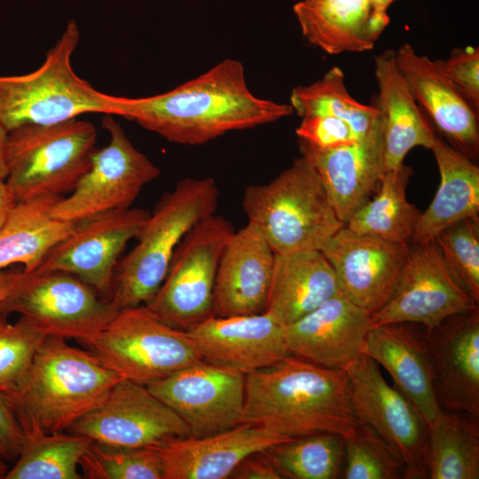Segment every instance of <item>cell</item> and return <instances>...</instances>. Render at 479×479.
Segmentation results:
<instances>
[{"mask_svg":"<svg viewBox=\"0 0 479 479\" xmlns=\"http://www.w3.org/2000/svg\"><path fill=\"white\" fill-rule=\"evenodd\" d=\"M67 431L123 448H160L191 436L182 419L145 385L119 381L105 400Z\"/></svg>","mask_w":479,"mask_h":479,"instance_id":"obj_14","label":"cell"},{"mask_svg":"<svg viewBox=\"0 0 479 479\" xmlns=\"http://www.w3.org/2000/svg\"><path fill=\"white\" fill-rule=\"evenodd\" d=\"M478 418L441 410L428 427V478H479Z\"/></svg>","mask_w":479,"mask_h":479,"instance_id":"obj_32","label":"cell"},{"mask_svg":"<svg viewBox=\"0 0 479 479\" xmlns=\"http://www.w3.org/2000/svg\"><path fill=\"white\" fill-rule=\"evenodd\" d=\"M102 126L109 142L93 152L90 166L67 197H60L51 215L79 223L90 217L130 208L143 188L161 175V169L130 142L112 114Z\"/></svg>","mask_w":479,"mask_h":479,"instance_id":"obj_12","label":"cell"},{"mask_svg":"<svg viewBox=\"0 0 479 479\" xmlns=\"http://www.w3.org/2000/svg\"><path fill=\"white\" fill-rule=\"evenodd\" d=\"M300 117L331 116L347 122L363 137L379 114L378 108L357 101L344 82V73L331 67L318 81L293 88L290 104Z\"/></svg>","mask_w":479,"mask_h":479,"instance_id":"obj_34","label":"cell"},{"mask_svg":"<svg viewBox=\"0 0 479 479\" xmlns=\"http://www.w3.org/2000/svg\"><path fill=\"white\" fill-rule=\"evenodd\" d=\"M341 478H404V467L387 445L365 425L344 442Z\"/></svg>","mask_w":479,"mask_h":479,"instance_id":"obj_38","label":"cell"},{"mask_svg":"<svg viewBox=\"0 0 479 479\" xmlns=\"http://www.w3.org/2000/svg\"><path fill=\"white\" fill-rule=\"evenodd\" d=\"M96 142L95 126L78 118L9 131L4 182L15 201L71 192L90 166Z\"/></svg>","mask_w":479,"mask_h":479,"instance_id":"obj_7","label":"cell"},{"mask_svg":"<svg viewBox=\"0 0 479 479\" xmlns=\"http://www.w3.org/2000/svg\"><path fill=\"white\" fill-rule=\"evenodd\" d=\"M149 214L130 207L76 223L34 271L71 274L110 300L119 258L127 244L138 236Z\"/></svg>","mask_w":479,"mask_h":479,"instance_id":"obj_16","label":"cell"},{"mask_svg":"<svg viewBox=\"0 0 479 479\" xmlns=\"http://www.w3.org/2000/svg\"><path fill=\"white\" fill-rule=\"evenodd\" d=\"M0 314V390L17 385L29 367L35 354L49 337L24 317L9 322Z\"/></svg>","mask_w":479,"mask_h":479,"instance_id":"obj_39","label":"cell"},{"mask_svg":"<svg viewBox=\"0 0 479 479\" xmlns=\"http://www.w3.org/2000/svg\"><path fill=\"white\" fill-rule=\"evenodd\" d=\"M26 439L10 403L0 390V457L7 463H13Z\"/></svg>","mask_w":479,"mask_h":479,"instance_id":"obj_42","label":"cell"},{"mask_svg":"<svg viewBox=\"0 0 479 479\" xmlns=\"http://www.w3.org/2000/svg\"><path fill=\"white\" fill-rule=\"evenodd\" d=\"M362 353L381 365L429 427L442 408L433 386V370L426 330L412 323L372 326Z\"/></svg>","mask_w":479,"mask_h":479,"instance_id":"obj_24","label":"cell"},{"mask_svg":"<svg viewBox=\"0 0 479 479\" xmlns=\"http://www.w3.org/2000/svg\"><path fill=\"white\" fill-rule=\"evenodd\" d=\"M111 300L63 271L25 272L0 304V314H18L47 336L89 337L118 312Z\"/></svg>","mask_w":479,"mask_h":479,"instance_id":"obj_10","label":"cell"},{"mask_svg":"<svg viewBox=\"0 0 479 479\" xmlns=\"http://www.w3.org/2000/svg\"><path fill=\"white\" fill-rule=\"evenodd\" d=\"M412 167L403 163L386 171L377 194L349 219L350 231L386 241L410 245L420 211L406 198Z\"/></svg>","mask_w":479,"mask_h":479,"instance_id":"obj_31","label":"cell"},{"mask_svg":"<svg viewBox=\"0 0 479 479\" xmlns=\"http://www.w3.org/2000/svg\"><path fill=\"white\" fill-rule=\"evenodd\" d=\"M275 252L255 224L247 222L230 236L217 268L214 315L229 317L264 312Z\"/></svg>","mask_w":479,"mask_h":479,"instance_id":"obj_23","label":"cell"},{"mask_svg":"<svg viewBox=\"0 0 479 479\" xmlns=\"http://www.w3.org/2000/svg\"><path fill=\"white\" fill-rule=\"evenodd\" d=\"M430 150L440 184L429 206L420 213L411 243L434 240L444 229L479 213L477 164L437 136Z\"/></svg>","mask_w":479,"mask_h":479,"instance_id":"obj_29","label":"cell"},{"mask_svg":"<svg viewBox=\"0 0 479 479\" xmlns=\"http://www.w3.org/2000/svg\"><path fill=\"white\" fill-rule=\"evenodd\" d=\"M435 241L452 275L479 302V218H466L441 231Z\"/></svg>","mask_w":479,"mask_h":479,"instance_id":"obj_37","label":"cell"},{"mask_svg":"<svg viewBox=\"0 0 479 479\" xmlns=\"http://www.w3.org/2000/svg\"><path fill=\"white\" fill-rule=\"evenodd\" d=\"M8 468V463L0 457V479H4Z\"/></svg>","mask_w":479,"mask_h":479,"instance_id":"obj_48","label":"cell"},{"mask_svg":"<svg viewBox=\"0 0 479 479\" xmlns=\"http://www.w3.org/2000/svg\"><path fill=\"white\" fill-rule=\"evenodd\" d=\"M93 441L64 431L27 437L4 479H81V459Z\"/></svg>","mask_w":479,"mask_h":479,"instance_id":"obj_33","label":"cell"},{"mask_svg":"<svg viewBox=\"0 0 479 479\" xmlns=\"http://www.w3.org/2000/svg\"><path fill=\"white\" fill-rule=\"evenodd\" d=\"M201 359L247 375L289 355L285 326L265 312L212 315L185 331Z\"/></svg>","mask_w":479,"mask_h":479,"instance_id":"obj_18","label":"cell"},{"mask_svg":"<svg viewBox=\"0 0 479 479\" xmlns=\"http://www.w3.org/2000/svg\"><path fill=\"white\" fill-rule=\"evenodd\" d=\"M8 131L0 124V182L5 181L8 176L6 144Z\"/></svg>","mask_w":479,"mask_h":479,"instance_id":"obj_47","label":"cell"},{"mask_svg":"<svg viewBox=\"0 0 479 479\" xmlns=\"http://www.w3.org/2000/svg\"><path fill=\"white\" fill-rule=\"evenodd\" d=\"M439 60L445 75L479 114V48L456 47L446 59Z\"/></svg>","mask_w":479,"mask_h":479,"instance_id":"obj_40","label":"cell"},{"mask_svg":"<svg viewBox=\"0 0 479 479\" xmlns=\"http://www.w3.org/2000/svg\"><path fill=\"white\" fill-rule=\"evenodd\" d=\"M298 145L315 167L338 217L346 224L370 199L385 173L380 112L365 136L351 145L320 148L298 138Z\"/></svg>","mask_w":479,"mask_h":479,"instance_id":"obj_19","label":"cell"},{"mask_svg":"<svg viewBox=\"0 0 479 479\" xmlns=\"http://www.w3.org/2000/svg\"><path fill=\"white\" fill-rule=\"evenodd\" d=\"M242 208L275 254L322 250L345 225L312 162L302 154L269 183L247 186Z\"/></svg>","mask_w":479,"mask_h":479,"instance_id":"obj_6","label":"cell"},{"mask_svg":"<svg viewBox=\"0 0 479 479\" xmlns=\"http://www.w3.org/2000/svg\"><path fill=\"white\" fill-rule=\"evenodd\" d=\"M15 200L4 181L0 182V228L4 223L9 211L15 204Z\"/></svg>","mask_w":479,"mask_h":479,"instance_id":"obj_46","label":"cell"},{"mask_svg":"<svg viewBox=\"0 0 479 479\" xmlns=\"http://www.w3.org/2000/svg\"><path fill=\"white\" fill-rule=\"evenodd\" d=\"M478 308L447 268L435 240L411 243L406 262L372 326L412 323L429 331L446 318Z\"/></svg>","mask_w":479,"mask_h":479,"instance_id":"obj_13","label":"cell"},{"mask_svg":"<svg viewBox=\"0 0 479 479\" xmlns=\"http://www.w3.org/2000/svg\"><path fill=\"white\" fill-rule=\"evenodd\" d=\"M339 293L334 271L321 250L275 254L264 312L287 326Z\"/></svg>","mask_w":479,"mask_h":479,"instance_id":"obj_27","label":"cell"},{"mask_svg":"<svg viewBox=\"0 0 479 479\" xmlns=\"http://www.w3.org/2000/svg\"><path fill=\"white\" fill-rule=\"evenodd\" d=\"M23 270L6 268L0 270V304L21 278Z\"/></svg>","mask_w":479,"mask_h":479,"instance_id":"obj_44","label":"cell"},{"mask_svg":"<svg viewBox=\"0 0 479 479\" xmlns=\"http://www.w3.org/2000/svg\"><path fill=\"white\" fill-rule=\"evenodd\" d=\"M80 469L89 479H163L164 467L158 448H123L92 442Z\"/></svg>","mask_w":479,"mask_h":479,"instance_id":"obj_36","label":"cell"},{"mask_svg":"<svg viewBox=\"0 0 479 479\" xmlns=\"http://www.w3.org/2000/svg\"><path fill=\"white\" fill-rule=\"evenodd\" d=\"M62 196L47 195L15 202L0 228V270L21 264L34 271L48 252L76 223L54 217L51 209Z\"/></svg>","mask_w":479,"mask_h":479,"instance_id":"obj_30","label":"cell"},{"mask_svg":"<svg viewBox=\"0 0 479 479\" xmlns=\"http://www.w3.org/2000/svg\"><path fill=\"white\" fill-rule=\"evenodd\" d=\"M77 342L122 378L144 385L201 360L185 331L167 325L145 305L119 310L102 329Z\"/></svg>","mask_w":479,"mask_h":479,"instance_id":"obj_8","label":"cell"},{"mask_svg":"<svg viewBox=\"0 0 479 479\" xmlns=\"http://www.w3.org/2000/svg\"><path fill=\"white\" fill-rule=\"evenodd\" d=\"M233 232L232 224L215 213L194 225L177 246L162 284L145 306L183 331L214 315L217 268Z\"/></svg>","mask_w":479,"mask_h":479,"instance_id":"obj_9","label":"cell"},{"mask_svg":"<svg viewBox=\"0 0 479 479\" xmlns=\"http://www.w3.org/2000/svg\"><path fill=\"white\" fill-rule=\"evenodd\" d=\"M395 55L419 106L451 146L475 162L479 155L478 114L445 75L440 60L417 53L407 43Z\"/></svg>","mask_w":479,"mask_h":479,"instance_id":"obj_21","label":"cell"},{"mask_svg":"<svg viewBox=\"0 0 479 479\" xmlns=\"http://www.w3.org/2000/svg\"><path fill=\"white\" fill-rule=\"evenodd\" d=\"M293 11L303 36L329 55L370 51L383 32L369 0H301Z\"/></svg>","mask_w":479,"mask_h":479,"instance_id":"obj_28","label":"cell"},{"mask_svg":"<svg viewBox=\"0 0 479 479\" xmlns=\"http://www.w3.org/2000/svg\"><path fill=\"white\" fill-rule=\"evenodd\" d=\"M345 438L334 433H315L287 439L264 450L283 478L340 477Z\"/></svg>","mask_w":479,"mask_h":479,"instance_id":"obj_35","label":"cell"},{"mask_svg":"<svg viewBox=\"0 0 479 479\" xmlns=\"http://www.w3.org/2000/svg\"><path fill=\"white\" fill-rule=\"evenodd\" d=\"M426 335L439 405L479 417V308L446 318Z\"/></svg>","mask_w":479,"mask_h":479,"instance_id":"obj_20","label":"cell"},{"mask_svg":"<svg viewBox=\"0 0 479 479\" xmlns=\"http://www.w3.org/2000/svg\"><path fill=\"white\" fill-rule=\"evenodd\" d=\"M246 375L199 360L145 385L187 426L204 437L243 423Z\"/></svg>","mask_w":479,"mask_h":479,"instance_id":"obj_15","label":"cell"},{"mask_svg":"<svg viewBox=\"0 0 479 479\" xmlns=\"http://www.w3.org/2000/svg\"><path fill=\"white\" fill-rule=\"evenodd\" d=\"M293 112L288 104L254 95L242 63L225 59L169 91L129 98L124 118L169 142L195 145L230 131L274 122Z\"/></svg>","mask_w":479,"mask_h":479,"instance_id":"obj_1","label":"cell"},{"mask_svg":"<svg viewBox=\"0 0 479 479\" xmlns=\"http://www.w3.org/2000/svg\"><path fill=\"white\" fill-rule=\"evenodd\" d=\"M243 423L286 439L322 432L351 437L358 421L346 371L289 354L246 375Z\"/></svg>","mask_w":479,"mask_h":479,"instance_id":"obj_2","label":"cell"},{"mask_svg":"<svg viewBox=\"0 0 479 479\" xmlns=\"http://www.w3.org/2000/svg\"><path fill=\"white\" fill-rule=\"evenodd\" d=\"M377 25L384 31L389 23V17L387 13L389 7L396 0H369Z\"/></svg>","mask_w":479,"mask_h":479,"instance_id":"obj_45","label":"cell"},{"mask_svg":"<svg viewBox=\"0 0 479 479\" xmlns=\"http://www.w3.org/2000/svg\"><path fill=\"white\" fill-rule=\"evenodd\" d=\"M374 76L379 89L374 106L381 120L386 172L403 164L412 149L430 150L436 135L397 67L395 51L375 57Z\"/></svg>","mask_w":479,"mask_h":479,"instance_id":"obj_26","label":"cell"},{"mask_svg":"<svg viewBox=\"0 0 479 479\" xmlns=\"http://www.w3.org/2000/svg\"><path fill=\"white\" fill-rule=\"evenodd\" d=\"M371 327V313L339 293L285 326V339L290 354L321 366L345 370L362 354Z\"/></svg>","mask_w":479,"mask_h":479,"instance_id":"obj_22","label":"cell"},{"mask_svg":"<svg viewBox=\"0 0 479 479\" xmlns=\"http://www.w3.org/2000/svg\"><path fill=\"white\" fill-rule=\"evenodd\" d=\"M218 200L212 177L182 179L162 196L145 219L137 244L117 264L110 300L118 310L152 300L177 246L194 225L216 212Z\"/></svg>","mask_w":479,"mask_h":479,"instance_id":"obj_5","label":"cell"},{"mask_svg":"<svg viewBox=\"0 0 479 479\" xmlns=\"http://www.w3.org/2000/svg\"><path fill=\"white\" fill-rule=\"evenodd\" d=\"M66 340L47 337L17 385L3 392L26 437L67 431L123 379L90 350Z\"/></svg>","mask_w":479,"mask_h":479,"instance_id":"obj_3","label":"cell"},{"mask_svg":"<svg viewBox=\"0 0 479 479\" xmlns=\"http://www.w3.org/2000/svg\"><path fill=\"white\" fill-rule=\"evenodd\" d=\"M285 440L252 423L208 436L177 439L158 448L163 479L230 478L245 457Z\"/></svg>","mask_w":479,"mask_h":479,"instance_id":"obj_25","label":"cell"},{"mask_svg":"<svg viewBox=\"0 0 479 479\" xmlns=\"http://www.w3.org/2000/svg\"><path fill=\"white\" fill-rule=\"evenodd\" d=\"M349 397L358 423L367 427L400 459L405 479L428 478V426L420 412L360 354L345 369Z\"/></svg>","mask_w":479,"mask_h":479,"instance_id":"obj_11","label":"cell"},{"mask_svg":"<svg viewBox=\"0 0 479 479\" xmlns=\"http://www.w3.org/2000/svg\"><path fill=\"white\" fill-rule=\"evenodd\" d=\"M295 133L320 148H337L351 145L361 137L345 121L331 116L302 118Z\"/></svg>","mask_w":479,"mask_h":479,"instance_id":"obj_41","label":"cell"},{"mask_svg":"<svg viewBox=\"0 0 479 479\" xmlns=\"http://www.w3.org/2000/svg\"><path fill=\"white\" fill-rule=\"evenodd\" d=\"M410 245L358 234L344 225L321 251L334 271L341 293L372 314L390 297Z\"/></svg>","mask_w":479,"mask_h":479,"instance_id":"obj_17","label":"cell"},{"mask_svg":"<svg viewBox=\"0 0 479 479\" xmlns=\"http://www.w3.org/2000/svg\"><path fill=\"white\" fill-rule=\"evenodd\" d=\"M80 32L71 20L35 71L0 75V124L9 132L29 124H52L87 113L125 117L129 98L98 91L79 77L71 59Z\"/></svg>","mask_w":479,"mask_h":479,"instance_id":"obj_4","label":"cell"},{"mask_svg":"<svg viewBox=\"0 0 479 479\" xmlns=\"http://www.w3.org/2000/svg\"><path fill=\"white\" fill-rule=\"evenodd\" d=\"M230 478L281 479L283 477L263 450L245 457L233 469Z\"/></svg>","mask_w":479,"mask_h":479,"instance_id":"obj_43","label":"cell"}]
</instances>
